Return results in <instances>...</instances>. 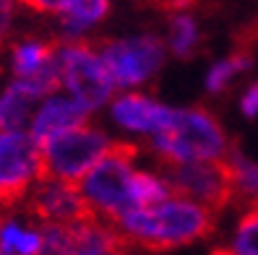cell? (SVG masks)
<instances>
[{
	"mask_svg": "<svg viewBox=\"0 0 258 255\" xmlns=\"http://www.w3.org/2000/svg\"><path fill=\"white\" fill-rule=\"evenodd\" d=\"M115 227L123 232L131 247L170 252L211 237L217 229V214L196 201L172 196L151 208H131Z\"/></svg>",
	"mask_w": 258,
	"mask_h": 255,
	"instance_id": "cell-1",
	"label": "cell"
},
{
	"mask_svg": "<svg viewBox=\"0 0 258 255\" xmlns=\"http://www.w3.org/2000/svg\"><path fill=\"white\" fill-rule=\"evenodd\" d=\"M230 141L222 123L204 107L172 110V120L159 136H151L157 161H206L224 159Z\"/></svg>",
	"mask_w": 258,
	"mask_h": 255,
	"instance_id": "cell-2",
	"label": "cell"
},
{
	"mask_svg": "<svg viewBox=\"0 0 258 255\" xmlns=\"http://www.w3.org/2000/svg\"><path fill=\"white\" fill-rule=\"evenodd\" d=\"M139 156H141L139 143L112 141L107 154L81 177L79 190L99 219L117 224L120 216H125L131 208H136L131 198V177L136 172L133 164Z\"/></svg>",
	"mask_w": 258,
	"mask_h": 255,
	"instance_id": "cell-3",
	"label": "cell"
},
{
	"mask_svg": "<svg viewBox=\"0 0 258 255\" xmlns=\"http://www.w3.org/2000/svg\"><path fill=\"white\" fill-rule=\"evenodd\" d=\"M112 138L102 128L79 125L52 136L39 148L37 180H57V183L79 185L81 177L107 154Z\"/></svg>",
	"mask_w": 258,
	"mask_h": 255,
	"instance_id": "cell-4",
	"label": "cell"
},
{
	"mask_svg": "<svg viewBox=\"0 0 258 255\" xmlns=\"http://www.w3.org/2000/svg\"><path fill=\"white\" fill-rule=\"evenodd\" d=\"M159 177L172 188L175 196L196 201L214 214L235 203V180L227 159L206 161H157Z\"/></svg>",
	"mask_w": 258,
	"mask_h": 255,
	"instance_id": "cell-5",
	"label": "cell"
},
{
	"mask_svg": "<svg viewBox=\"0 0 258 255\" xmlns=\"http://www.w3.org/2000/svg\"><path fill=\"white\" fill-rule=\"evenodd\" d=\"M57 65H60V83L89 112H97L112 99L115 81L110 76L107 65L102 63L94 44L81 42V39L60 42Z\"/></svg>",
	"mask_w": 258,
	"mask_h": 255,
	"instance_id": "cell-6",
	"label": "cell"
},
{
	"mask_svg": "<svg viewBox=\"0 0 258 255\" xmlns=\"http://www.w3.org/2000/svg\"><path fill=\"white\" fill-rule=\"evenodd\" d=\"M102 63L107 65L115 89H133L154 78L164 65L167 47L157 34H136L125 39H104L94 44Z\"/></svg>",
	"mask_w": 258,
	"mask_h": 255,
	"instance_id": "cell-7",
	"label": "cell"
},
{
	"mask_svg": "<svg viewBox=\"0 0 258 255\" xmlns=\"http://www.w3.org/2000/svg\"><path fill=\"white\" fill-rule=\"evenodd\" d=\"M39 148L29 133H0V211L24 203L37 183Z\"/></svg>",
	"mask_w": 258,
	"mask_h": 255,
	"instance_id": "cell-8",
	"label": "cell"
},
{
	"mask_svg": "<svg viewBox=\"0 0 258 255\" xmlns=\"http://www.w3.org/2000/svg\"><path fill=\"white\" fill-rule=\"evenodd\" d=\"M21 206L26 216L37 224H84L99 219L84 201L79 185L57 180H37Z\"/></svg>",
	"mask_w": 258,
	"mask_h": 255,
	"instance_id": "cell-9",
	"label": "cell"
},
{
	"mask_svg": "<svg viewBox=\"0 0 258 255\" xmlns=\"http://www.w3.org/2000/svg\"><path fill=\"white\" fill-rule=\"evenodd\" d=\"M110 112H112V120L120 128L144 133V136H149V133L151 136H159L172 120V107H164V104H159L154 97L136 94V92L117 97L112 102Z\"/></svg>",
	"mask_w": 258,
	"mask_h": 255,
	"instance_id": "cell-10",
	"label": "cell"
},
{
	"mask_svg": "<svg viewBox=\"0 0 258 255\" xmlns=\"http://www.w3.org/2000/svg\"><path fill=\"white\" fill-rule=\"evenodd\" d=\"M89 117H92V112H89L81 102H76L73 97H55L52 94L39 104L37 115L32 117L29 138H32L37 146H42L44 141L57 136V133L86 125Z\"/></svg>",
	"mask_w": 258,
	"mask_h": 255,
	"instance_id": "cell-11",
	"label": "cell"
},
{
	"mask_svg": "<svg viewBox=\"0 0 258 255\" xmlns=\"http://www.w3.org/2000/svg\"><path fill=\"white\" fill-rule=\"evenodd\" d=\"M57 50H60V39L26 37V39L13 42L8 47L13 78H29L34 73H39L42 68L52 65L57 60Z\"/></svg>",
	"mask_w": 258,
	"mask_h": 255,
	"instance_id": "cell-12",
	"label": "cell"
},
{
	"mask_svg": "<svg viewBox=\"0 0 258 255\" xmlns=\"http://www.w3.org/2000/svg\"><path fill=\"white\" fill-rule=\"evenodd\" d=\"M110 13V0H68L60 13V29L66 42L81 39L89 29L102 24Z\"/></svg>",
	"mask_w": 258,
	"mask_h": 255,
	"instance_id": "cell-13",
	"label": "cell"
},
{
	"mask_svg": "<svg viewBox=\"0 0 258 255\" xmlns=\"http://www.w3.org/2000/svg\"><path fill=\"white\" fill-rule=\"evenodd\" d=\"M34 102L37 99L13 78L0 92V133H24Z\"/></svg>",
	"mask_w": 258,
	"mask_h": 255,
	"instance_id": "cell-14",
	"label": "cell"
},
{
	"mask_svg": "<svg viewBox=\"0 0 258 255\" xmlns=\"http://www.w3.org/2000/svg\"><path fill=\"white\" fill-rule=\"evenodd\" d=\"M170 50L175 57L180 60H188L196 55L199 50V42H201V29L199 21L190 11H172L170 13Z\"/></svg>",
	"mask_w": 258,
	"mask_h": 255,
	"instance_id": "cell-15",
	"label": "cell"
},
{
	"mask_svg": "<svg viewBox=\"0 0 258 255\" xmlns=\"http://www.w3.org/2000/svg\"><path fill=\"white\" fill-rule=\"evenodd\" d=\"M232 167V180H235V203H253L258 201V161H250L240 154V148L232 143L230 151L224 156Z\"/></svg>",
	"mask_w": 258,
	"mask_h": 255,
	"instance_id": "cell-16",
	"label": "cell"
},
{
	"mask_svg": "<svg viewBox=\"0 0 258 255\" xmlns=\"http://www.w3.org/2000/svg\"><path fill=\"white\" fill-rule=\"evenodd\" d=\"M175 196L172 188L164 183V177L154 175V172H144V169H136L131 177V198L136 208H151V206H159L164 201H170Z\"/></svg>",
	"mask_w": 258,
	"mask_h": 255,
	"instance_id": "cell-17",
	"label": "cell"
},
{
	"mask_svg": "<svg viewBox=\"0 0 258 255\" xmlns=\"http://www.w3.org/2000/svg\"><path fill=\"white\" fill-rule=\"evenodd\" d=\"M230 250L235 255H258V201L242 206Z\"/></svg>",
	"mask_w": 258,
	"mask_h": 255,
	"instance_id": "cell-18",
	"label": "cell"
},
{
	"mask_svg": "<svg viewBox=\"0 0 258 255\" xmlns=\"http://www.w3.org/2000/svg\"><path fill=\"white\" fill-rule=\"evenodd\" d=\"M248 68H250V55H248V52H235V55H230V57L219 60V63L211 65L209 76H206V92H211V94L224 92L227 83H230L237 73L248 70Z\"/></svg>",
	"mask_w": 258,
	"mask_h": 255,
	"instance_id": "cell-19",
	"label": "cell"
},
{
	"mask_svg": "<svg viewBox=\"0 0 258 255\" xmlns=\"http://www.w3.org/2000/svg\"><path fill=\"white\" fill-rule=\"evenodd\" d=\"M13 19H16V0H0V50H6Z\"/></svg>",
	"mask_w": 258,
	"mask_h": 255,
	"instance_id": "cell-20",
	"label": "cell"
},
{
	"mask_svg": "<svg viewBox=\"0 0 258 255\" xmlns=\"http://www.w3.org/2000/svg\"><path fill=\"white\" fill-rule=\"evenodd\" d=\"M16 3H21L24 8L34 11V13H42V16H44V13H50V16H60L68 0H16Z\"/></svg>",
	"mask_w": 258,
	"mask_h": 255,
	"instance_id": "cell-21",
	"label": "cell"
},
{
	"mask_svg": "<svg viewBox=\"0 0 258 255\" xmlns=\"http://www.w3.org/2000/svg\"><path fill=\"white\" fill-rule=\"evenodd\" d=\"M242 112H245L248 117L258 115V94H255V89H250V92L242 97Z\"/></svg>",
	"mask_w": 258,
	"mask_h": 255,
	"instance_id": "cell-22",
	"label": "cell"
},
{
	"mask_svg": "<svg viewBox=\"0 0 258 255\" xmlns=\"http://www.w3.org/2000/svg\"><path fill=\"white\" fill-rule=\"evenodd\" d=\"M73 255H123V252H112V250H76Z\"/></svg>",
	"mask_w": 258,
	"mask_h": 255,
	"instance_id": "cell-23",
	"label": "cell"
},
{
	"mask_svg": "<svg viewBox=\"0 0 258 255\" xmlns=\"http://www.w3.org/2000/svg\"><path fill=\"white\" fill-rule=\"evenodd\" d=\"M253 89H255V94H258V83H255V86H253Z\"/></svg>",
	"mask_w": 258,
	"mask_h": 255,
	"instance_id": "cell-24",
	"label": "cell"
},
{
	"mask_svg": "<svg viewBox=\"0 0 258 255\" xmlns=\"http://www.w3.org/2000/svg\"><path fill=\"white\" fill-rule=\"evenodd\" d=\"M0 255H6V252H0Z\"/></svg>",
	"mask_w": 258,
	"mask_h": 255,
	"instance_id": "cell-25",
	"label": "cell"
}]
</instances>
